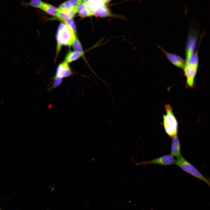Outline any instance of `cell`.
<instances>
[{"instance_id":"6da1fadb","label":"cell","mask_w":210,"mask_h":210,"mask_svg":"<svg viewBox=\"0 0 210 210\" xmlns=\"http://www.w3.org/2000/svg\"><path fill=\"white\" fill-rule=\"evenodd\" d=\"M75 34L67 24L61 23L58 26L56 34L57 51H59L62 46H71L76 37Z\"/></svg>"},{"instance_id":"7a4b0ae2","label":"cell","mask_w":210,"mask_h":210,"mask_svg":"<svg viewBox=\"0 0 210 210\" xmlns=\"http://www.w3.org/2000/svg\"><path fill=\"white\" fill-rule=\"evenodd\" d=\"M164 107L166 114L163 116V127L168 135L172 138L177 135L178 122L173 113L172 106L169 104H166Z\"/></svg>"},{"instance_id":"3957f363","label":"cell","mask_w":210,"mask_h":210,"mask_svg":"<svg viewBox=\"0 0 210 210\" xmlns=\"http://www.w3.org/2000/svg\"><path fill=\"white\" fill-rule=\"evenodd\" d=\"M175 164L185 172L204 181L209 186V179L202 174L196 167L181 155L178 158Z\"/></svg>"},{"instance_id":"277c9868","label":"cell","mask_w":210,"mask_h":210,"mask_svg":"<svg viewBox=\"0 0 210 210\" xmlns=\"http://www.w3.org/2000/svg\"><path fill=\"white\" fill-rule=\"evenodd\" d=\"M198 66L186 64L183 69L186 78V86L187 88L192 89L195 86V78Z\"/></svg>"},{"instance_id":"5b68a950","label":"cell","mask_w":210,"mask_h":210,"mask_svg":"<svg viewBox=\"0 0 210 210\" xmlns=\"http://www.w3.org/2000/svg\"><path fill=\"white\" fill-rule=\"evenodd\" d=\"M175 161L174 157L172 155L169 154L150 160L136 163L135 164L137 165L148 164L168 165L175 164Z\"/></svg>"},{"instance_id":"8992f818","label":"cell","mask_w":210,"mask_h":210,"mask_svg":"<svg viewBox=\"0 0 210 210\" xmlns=\"http://www.w3.org/2000/svg\"><path fill=\"white\" fill-rule=\"evenodd\" d=\"M197 38V35L195 33L191 32L189 33L186 46V60L189 59L194 53L196 46Z\"/></svg>"},{"instance_id":"52a82bcc","label":"cell","mask_w":210,"mask_h":210,"mask_svg":"<svg viewBox=\"0 0 210 210\" xmlns=\"http://www.w3.org/2000/svg\"><path fill=\"white\" fill-rule=\"evenodd\" d=\"M72 74V72L68 63L64 61L60 63L58 66L54 79V80L57 79L62 80L63 78L67 77Z\"/></svg>"},{"instance_id":"ba28073f","label":"cell","mask_w":210,"mask_h":210,"mask_svg":"<svg viewBox=\"0 0 210 210\" xmlns=\"http://www.w3.org/2000/svg\"><path fill=\"white\" fill-rule=\"evenodd\" d=\"M168 60L176 67L183 69L186 64L185 61L180 56L168 52L160 46H158Z\"/></svg>"},{"instance_id":"9c48e42d","label":"cell","mask_w":210,"mask_h":210,"mask_svg":"<svg viewBox=\"0 0 210 210\" xmlns=\"http://www.w3.org/2000/svg\"><path fill=\"white\" fill-rule=\"evenodd\" d=\"M94 15L100 18L113 17L122 18L121 16L112 14L106 4H101L95 9Z\"/></svg>"},{"instance_id":"30bf717a","label":"cell","mask_w":210,"mask_h":210,"mask_svg":"<svg viewBox=\"0 0 210 210\" xmlns=\"http://www.w3.org/2000/svg\"><path fill=\"white\" fill-rule=\"evenodd\" d=\"M171 144V155L176 158H178L181 155V146L178 136L172 138Z\"/></svg>"},{"instance_id":"8fae6325","label":"cell","mask_w":210,"mask_h":210,"mask_svg":"<svg viewBox=\"0 0 210 210\" xmlns=\"http://www.w3.org/2000/svg\"><path fill=\"white\" fill-rule=\"evenodd\" d=\"M40 9L43 10L48 14L56 16L57 8L54 6L43 2Z\"/></svg>"},{"instance_id":"7c38bea8","label":"cell","mask_w":210,"mask_h":210,"mask_svg":"<svg viewBox=\"0 0 210 210\" xmlns=\"http://www.w3.org/2000/svg\"><path fill=\"white\" fill-rule=\"evenodd\" d=\"M81 56L77 51L69 50L66 56L65 61L67 63H70L77 60Z\"/></svg>"},{"instance_id":"4fadbf2b","label":"cell","mask_w":210,"mask_h":210,"mask_svg":"<svg viewBox=\"0 0 210 210\" xmlns=\"http://www.w3.org/2000/svg\"><path fill=\"white\" fill-rule=\"evenodd\" d=\"M73 48L75 50L80 53L85 60V59L84 55V52L81 45L77 37H76L72 45Z\"/></svg>"},{"instance_id":"5bb4252c","label":"cell","mask_w":210,"mask_h":210,"mask_svg":"<svg viewBox=\"0 0 210 210\" xmlns=\"http://www.w3.org/2000/svg\"><path fill=\"white\" fill-rule=\"evenodd\" d=\"M64 23L67 24L76 34V27L75 22L72 18H69L64 21Z\"/></svg>"},{"instance_id":"9a60e30c","label":"cell","mask_w":210,"mask_h":210,"mask_svg":"<svg viewBox=\"0 0 210 210\" xmlns=\"http://www.w3.org/2000/svg\"><path fill=\"white\" fill-rule=\"evenodd\" d=\"M58 19L64 22L66 19L70 18L66 13L57 8V12L56 16Z\"/></svg>"},{"instance_id":"2e32d148","label":"cell","mask_w":210,"mask_h":210,"mask_svg":"<svg viewBox=\"0 0 210 210\" xmlns=\"http://www.w3.org/2000/svg\"><path fill=\"white\" fill-rule=\"evenodd\" d=\"M64 3L66 6V10H71L74 8V7L72 5L69 0L66 1Z\"/></svg>"},{"instance_id":"e0dca14e","label":"cell","mask_w":210,"mask_h":210,"mask_svg":"<svg viewBox=\"0 0 210 210\" xmlns=\"http://www.w3.org/2000/svg\"><path fill=\"white\" fill-rule=\"evenodd\" d=\"M78 13L79 16L82 18H85L87 16L88 17V14L87 8L82 10Z\"/></svg>"},{"instance_id":"ac0fdd59","label":"cell","mask_w":210,"mask_h":210,"mask_svg":"<svg viewBox=\"0 0 210 210\" xmlns=\"http://www.w3.org/2000/svg\"><path fill=\"white\" fill-rule=\"evenodd\" d=\"M69 1L74 7L77 6L79 3L83 1L82 0H69Z\"/></svg>"},{"instance_id":"d6986e66","label":"cell","mask_w":210,"mask_h":210,"mask_svg":"<svg viewBox=\"0 0 210 210\" xmlns=\"http://www.w3.org/2000/svg\"><path fill=\"white\" fill-rule=\"evenodd\" d=\"M112 0H104V4H106L109 3Z\"/></svg>"},{"instance_id":"ffe728a7","label":"cell","mask_w":210,"mask_h":210,"mask_svg":"<svg viewBox=\"0 0 210 210\" xmlns=\"http://www.w3.org/2000/svg\"><path fill=\"white\" fill-rule=\"evenodd\" d=\"M82 0L86 4L88 3L91 0Z\"/></svg>"},{"instance_id":"44dd1931","label":"cell","mask_w":210,"mask_h":210,"mask_svg":"<svg viewBox=\"0 0 210 210\" xmlns=\"http://www.w3.org/2000/svg\"><path fill=\"white\" fill-rule=\"evenodd\" d=\"M99 0L102 1L104 3V0Z\"/></svg>"}]
</instances>
